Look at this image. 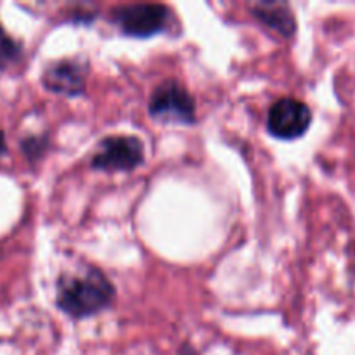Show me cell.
I'll list each match as a JSON object with an SVG mask.
<instances>
[{
	"mask_svg": "<svg viewBox=\"0 0 355 355\" xmlns=\"http://www.w3.org/2000/svg\"><path fill=\"white\" fill-rule=\"evenodd\" d=\"M116 288L97 267H87L82 274L64 276L58 281L55 305L73 319L97 315L111 307Z\"/></svg>",
	"mask_w": 355,
	"mask_h": 355,
	"instance_id": "6da1fadb",
	"label": "cell"
},
{
	"mask_svg": "<svg viewBox=\"0 0 355 355\" xmlns=\"http://www.w3.org/2000/svg\"><path fill=\"white\" fill-rule=\"evenodd\" d=\"M148 110L155 120L163 123L193 125L196 121V101L175 80L162 82L153 90Z\"/></svg>",
	"mask_w": 355,
	"mask_h": 355,
	"instance_id": "7a4b0ae2",
	"label": "cell"
},
{
	"mask_svg": "<svg viewBox=\"0 0 355 355\" xmlns=\"http://www.w3.org/2000/svg\"><path fill=\"white\" fill-rule=\"evenodd\" d=\"M111 19L121 33L148 38L165 30L170 19V9L163 3H125L111 10Z\"/></svg>",
	"mask_w": 355,
	"mask_h": 355,
	"instance_id": "3957f363",
	"label": "cell"
},
{
	"mask_svg": "<svg viewBox=\"0 0 355 355\" xmlns=\"http://www.w3.org/2000/svg\"><path fill=\"white\" fill-rule=\"evenodd\" d=\"M146 156L144 142L135 135L104 137L92 156V168L104 172H132L142 165Z\"/></svg>",
	"mask_w": 355,
	"mask_h": 355,
	"instance_id": "277c9868",
	"label": "cell"
},
{
	"mask_svg": "<svg viewBox=\"0 0 355 355\" xmlns=\"http://www.w3.org/2000/svg\"><path fill=\"white\" fill-rule=\"evenodd\" d=\"M311 107L295 97H281L267 113V130L281 141H295L302 137L311 128Z\"/></svg>",
	"mask_w": 355,
	"mask_h": 355,
	"instance_id": "5b68a950",
	"label": "cell"
},
{
	"mask_svg": "<svg viewBox=\"0 0 355 355\" xmlns=\"http://www.w3.org/2000/svg\"><path fill=\"white\" fill-rule=\"evenodd\" d=\"M87 75L89 66L80 59H59L45 68L42 83L51 92L73 97L85 92Z\"/></svg>",
	"mask_w": 355,
	"mask_h": 355,
	"instance_id": "8992f818",
	"label": "cell"
},
{
	"mask_svg": "<svg viewBox=\"0 0 355 355\" xmlns=\"http://www.w3.org/2000/svg\"><path fill=\"white\" fill-rule=\"evenodd\" d=\"M250 12L253 17L269 26L281 37L290 38L297 31V19L291 7L284 2H259L250 3Z\"/></svg>",
	"mask_w": 355,
	"mask_h": 355,
	"instance_id": "52a82bcc",
	"label": "cell"
},
{
	"mask_svg": "<svg viewBox=\"0 0 355 355\" xmlns=\"http://www.w3.org/2000/svg\"><path fill=\"white\" fill-rule=\"evenodd\" d=\"M23 54V47L17 44L12 37L6 31V28L0 24V69H6L7 66L14 64Z\"/></svg>",
	"mask_w": 355,
	"mask_h": 355,
	"instance_id": "ba28073f",
	"label": "cell"
},
{
	"mask_svg": "<svg viewBox=\"0 0 355 355\" xmlns=\"http://www.w3.org/2000/svg\"><path fill=\"white\" fill-rule=\"evenodd\" d=\"M47 137H40V135H33V137H28L23 141V151L24 155L28 156L30 159L38 158L42 153L47 149Z\"/></svg>",
	"mask_w": 355,
	"mask_h": 355,
	"instance_id": "9c48e42d",
	"label": "cell"
},
{
	"mask_svg": "<svg viewBox=\"0 0 355 355\" xmlns=\"http://www.w3.org/2000/svg\"><path fill=\"white\" fill-rule=\"evenodd\" d=\"M6 153V134H3V130L0 128V156Z\"/></svg>",
	"mask_w": 355,
	"mask_h": 355,
	"instance_id": "30bf717a",
	"label": "cell"
},
{
	"mask_svg": "<svg viewBox=\"0 0 355 355\" xmlns=\"http://www.w3.org/2000/svg\"><path fill=\"white\" fill-rule=\"evenodd\" d=\"M179 355H198V354H196V350L191 349V347L186 345V347H182V349H180Z\"/></svg>",
	"mask_w": 355,
	"mask_h": 355,
	"instance_id": "8fae6325",
	"label": "cell"
}]
</instances>
